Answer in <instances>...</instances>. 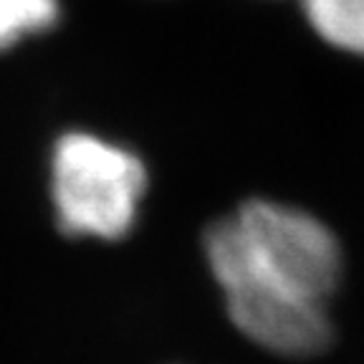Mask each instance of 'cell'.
I'll use <instances>...</instances> for the list:
<instances>
[{
    "label": "cell",
    "instance_id": "obj_2",
    "mask_svg": "<svg viewBox=\"0 0 364 364\" xmlns=\"http://www.w3.org/2000/svg\"><path fill=\"white\" fill-rule=\"evenodd\" d=\"M220 225L268 284L326 306L341 279V248L324 223L289 205L250 200Z\"/></svg>",
    "mask_w": 364,
    "mask_h": 364
},
{
    "label": "cell",
    "instance_id": "obj_1",
    "mask_svg": "<svg viewBox=\"0 0 364 364\" xmlns=\"http://www.w3.org/2000/svg\"><path fill=\"white\" fill-rule=\"evenodd\" d=\"M147 190L144 162L122 144L71 132L51 154L58 228L81 238L119 240L132 230Z\"/></svg>",
    "mask_w": 364,
    "mask_h": 364
},
{
    "label": "cell",
    "instance_id": "obj_3",
    "mask_svg": "<svg viewBox=\"0 0 364 364\" xmlns=\"http://www.w3.org/2000/svg\"><path fill=\"white\" fill-rule=\"evenodd\" d=\"M205 256L220 284L233 324L258 347L281 357H316L331 344L326 306L304 301L261 279L213 223L205 230Z\"/></svg>",
    "mask_w": 364,
    "mask_h": 364
},
{
    "label": "cell",
    "instance_id": "obj_5",
    "mask_svg": "<svg viewBox=\"0 0 364 364\" xmlns=\"http://www.w3.org/2000/svg\"><path fill=\"white\" fill-rule=\"evenodd\" d=\"M61 0H0V51L56 26Z\"/></svg>",
    "mask_w": 364,
    "mask_h": 364
},
{
    "label": "cell",
    "instance_id": "obj_4",
    "mask_svg": "<svg viewBox=\"0 0 364 364\" xmlns=\"http://www.w3.org/2000/svg\"><path fill=\"white\" fill-rule=\"evenodd\" d=\"M301 8L318 38L364 56V0H301Z\"/></svg>",
    "mask_w": 364,
    "mask_h": 364
}]
</instances>
